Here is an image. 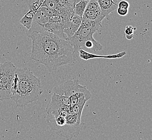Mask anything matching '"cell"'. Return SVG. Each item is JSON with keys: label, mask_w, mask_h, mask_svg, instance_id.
<instances>
[{"label": "cell", "mask_w": 152, "mask_h": 140, "mask_svg": "<svg viewBox=\"0 0 152 140\" xmlns=\"http://www.w3.org/2000/svg\"><path fill=\"white\" fill-rule=\"evenodd\" d=\"M79 52V57L80 58L88 61L91 59L94 58H107V59H116L122 58L124 55H126L125 51H123L121 52L118 53L117 54L111 55H94V53L88 52L85 50L83 49H80L78 51Z\"/></svg>", "instance_id": "8fae6325"}, {"label": "cell", "mask_w": 152, "mask_h": 140, "mask_svg": "<svg viewBox=\"0 0 152 140\" xmlns=\"http://www.w3.org/2000/svg\"><path fill=\"white\" fill-rule=\"evenodd\" d=\"M66 1H69V0H66Z\"/></svg>", "instance_id": "44dd1931"}, {"label": "cell", "mask_w": 152, "mask_h": 140, "mask_svg": "<svg viewBox=\"0 0 152 140\" xmlns=\"http://www.w3.org/2000/svg\"><path fill=\"white\" fill-rule=\"evenodd\" d=\"M17 67L10 61L0 64V101L11 99V88Z\"/></svg>", "instance_id": "3957f363"}, {"label": "cell", "mask_w": 152, "mask_h": 140, "mask_svg": "<svg viewBox=\"0 0 152 140\" xmlns=\"http://www.w3.org/2000/svg\"><path fill=\"white\" fill-rule=\"evenodd\" d=\"M118 7H119V8L129 9L130 4L126 0H122L120 1L119 3H118Z\"/></svg>", "instance_id": "ac0fdd59"}, {"label": "cell", "mask_w": 152, "mask_h": 140, "mask_svg": "<svg viewBox=\"0 0 152 140\" xmlns=\"http://www.w3.org/2000/svg\"><path fill=\"white\" fill-rule=\"evenodd\" d=\"M81 1H85V0H75V4H76L77 3H78V2H79ZM87 1H90V0H87Z\"/></svg>", "instance_id": "ffe728a7"}, {"label": "cell", "mask_w": 152, "mask_h": 140, "mask_svg": "<svg viewBox=\"0 0 152 140\" xmlns=\"http://www.w3.org/2000/svg\"><path fill=\"white\" fill-rule=\"evenodd\" d=\"M94 33L96 32L93 30L80 26L75 34L67 39V41L76 52H78L80 49L84 50V45L87 41L94 39L93 37Z\"/></svg>", "instance_id": "5b68a950"}, {"label": "cell", "mask_w": 152, "mask_h": 140, "mask_svg": "<svg viewBox=\"0 0 152 140\" xmlns=\"http://www.w3.org/2000/svg\"><path fill=\"white\" fill-rule=\"evenodd\" d=\"M99 5L102 14L108 18L112 12L118 8V0H96Z\"/></svg>", "instance_id": "30bf717a"}, {"label": "cell", "mask_w": 152, "mask_h": 140, "mask_svg": "<svg viewBox=\"0 0 152 140\" xmlns=\"http://www.w3.org/2000/svg\"><path fill=\"white\" fill-rule=\"evenodd\" d=\"M82 18L72 14L66 26L63 30V32L67 36V39L72 36L78 30L82 23Z\"/></svg>", "instance_id": "9c48e42d"}, {"label": "cell", "mask_w": 152, "mask_h": 140, "mask_svg": "<svg viewBox=\"0 0 152 140\" xmlns=\"http://www.w3.org/2000/svg\"><path fill=\"white\" fill-rule=\"evenodd\" d=\"M50 22V18L39 9L34 15L31 26L26 33L29 37L33 32L41 33L44 32V27L46 24Z\"/></svg>", "instance_id": "52a82bcc"}, {"label": "cell", "mask_w": 152, "mask_h": 140, "mask_svg": "<svg viewBox=\"0 0 152 140\" xmlns=\"http://www.w3.org/2000/svg\"><path fill=\"white\" fill-rule=\"evenodd\" d=\"M53 93L57 94L60 96H64L67 98L75 95L76 94L82 93L85 94L90 99L92 94L86 86H83L79 83L77 79L69 80L56 86L53 88Z\"/></svg>", "instance_id": "277c9868"}, {"label": "cell", "mask_w": 152, "mask_h": 140, "mask_svg": "<svg viewBox=\"0 0 152 140\" xmlns=\"http://www.w3.org/2000/svg\"><path fill=\"white\" fill-rule=\"evenodd\" d=\"M105 17L101 12H96L90 9H85L83 15V19H88L91 20H96L102 22Z\"/></svg>", "instance_id": "4fadbf2b"}, {"label": "cell", "mask_w": 152, "mask_h": 140, "mask_svg": "<svg viewBox=\"0 0 152 140\" xmlns=\"http://www.w3.org/2000/svg\"><path fill=\"white\" fill-rule=\"evenodd\" d=\"M88 101V100L85 98V96L80 97L76 104L69 107L70 114H77L82 117V112L83 110V108L86 102Z\"/></svg>", "instance_id": "7c38bea8"}, {"label": "cell", "mask_w": 152, "mask_h": 140, "mask_svg": "<svg viewBox=\"0 0 152 140\" xmlns=\"http://www.w3.org/2000/svg\"><path fill=\"white\" fill-rule=\"evenodd\" d=\"M64 106H70L69 98L64 96L53 93L50 102L47 105L45 112L47 114H50L53 112L58 111L59 108Z\"/></svg>", "instance_id": "ba28073f"}, {"label": "cell", "mask_w": 152, "mask_h": 140, "mask_svg": "<svg viewBox=\"0 0 152 140\" xmlns=\"http://www.w3.org/2000/svg\"><path fill=\"white\" fill-rule=\"evenodd\" d=\"M34 14H35L31 10H28V12L25 14V15L20 20V23L25 26L28 30L31 28Z\"/></svg>", "instance_id": "2e32d148"}, {"label": "cell", "mask_w": 152, "mask_h": 140, "mask_svg": "<svg viewBox=\"0 0 152 140\" xmlns=\"http://www.w3.org/2000/svg\"><path fill=\"white\" fill-rule=\"evenodd\" d=\"M42 93L40 79L28 68H16L11 88V99L16 107L35 102Z\"/></svg>", "instance_id": "7a4b0ae2"}, {"label": "cell", "mask_w": 152, "mask_h": 140, "mask_svg": "<svg viewBox=\"0 0 152 140\" xmlns=\"http://www.w3.org/2000/svg\"><path fill=\"white\" fill-rule=\"evenodd\" d=\"M80 26L87 28L88 29H90L96 32L99 30L100 28L102 26V22L96 20L82 18V23Z\"/></svg>", "instance_id": "5bb4252c"}, {"label": "cell", "mask_w": 152, "mask_h": 140, "mask_svg": "<svg viewBox=\"0 0 152 140\" xmlns=\"http://www.w3.org/2000/svg\"><path fill=\"white\" fill-rule=\"evenodd\" d=\"M88 2L89 1L87 0L81 1L75 4L73 8V14L82 18Z\"/></svg>", "instance_id": "9a60e30c"}, {"label": "cell", "mask_w": 152, "mask_h": 140, "mask_svg": "<svg viewBox=\"0 0 152 140\" xmlns=\"http://www.w3.org/2000/svg\"><path fill=\"white\" fill-rule=\"evenodd\" d=\"M31 59L44 65L50 71L61 66L74 64L79 57L69 41L50 32H33Z\"/></svg>", "instance_id": "6da1fadb"}, {"label": "cell", "mask_w": 152, "mask_h": 140, "mask_svg": "<svg viewBox=\"0 0 152 140\" xmlns=\"http://www.w3.org/2000/svg\"><path fill=\"white\" fill-rule=\"evenodd\" d=\"M85 127L84 123H70L66 122L64 125L53 130L61 137H64L66 140H71L73 137L78 135Z\"/></svg>", "instance_id": "8992f818"}, {"label": "cell", "mask_w": 152, "mask_h": 140, "mask_svg": "<svg viewBox=\"0 0 152 140\" xmlns=\"http://www.w3.org/2000/svg\"><path fill=\"white\" fill-rule=\"evenodd\" d=\"M117 9V13L121 16H125L129 13V9H124L119 7H118Z\"/></svg>", "instance_id": "d6986e66"}, {"label": "cell", "mask_w": 152, "mask_h": 140, "mask_svg": "<svg viewBox=\"0 0 152 140\" xmlns=\"http://www.w3.org/2000/svg\"><path fill=\"white\" fill-rule=\"evenodd\" d=\"M136 28L131 26H126L125 30V33L126 34V38L128 40H131L134 37V34Z\"/></svg>", "instance_id": "e0dca14e"}]
</instances>
